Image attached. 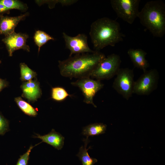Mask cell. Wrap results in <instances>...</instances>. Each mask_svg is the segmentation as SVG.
I'll list each match as a JSON object with an SVG mask.
<instances>
[{
    "label": "cell",
    "instance_id": "6da1fadb",
    "mask_svg": "<svg viewBox=\"0 0 165 165\" xmlns=\"http://www.w3.org/2000/svg\"><path fill=\"white\" fill-rule=\"evenodd\" d=\"M105 57V54L97 51L93 53L69 57L66 60L59 61L60 74L62 76L70 79L90 77L94 70Z\"/></svg>",
    "mask_w": 165,
    "mask_h": 165
},
{
    "label": "cell",
    "instance_id": "7a4b0ae2",
    "mask_svg": "<svg viewBox=\"0 0 165 165\" xmlns=\"http://www.w3.org/2000/svg\"><path fill=\"white\" fill-rule=\"evenodd\" d=\"M89 35L94 48L97 51L108 46H115L124 37L119 23L106 17L98 19L92 23Z\"/></svg>",
    "mask_w": 165,
    "mask_h": 165
},
{
    "label": "cell",
    "instance_id": "3957f363",
    "mask_svg": "<svg viewBox=\"0 0 165 165\" xmlns=\"http://www.w3.org/2000/svg\"><path fill=\"white\" fill-rule=\"evenodd\" d=\"M144 27L153 36L161 38L165 34V4L161 0L147 2L138 17Z\"/></svg>",
    "mask_w": 165,
    "mask_h": 165
},
{
    "label": "cell",
    "instance_id": "277c9868",
    "mask_svg": "<svg viewBox=\"0 0 165 165\" xmlns=\"http://www.w3.org/2000/svg\"><path fill=\"white\" fill-rule=\"evenodd\" d=\"M121 63L120 56L113 53L104 58L92 72L90 77L101 81L108 80L116 75Z\"/></svg>",
    "mask_w": 165,
    "mask_h": 165
},
{
    "label": "cell",
    "instance_id": "5b68a950",
    "mask_svg": "<svg viewBox=\"0 0 165 165\" xmlns=\"http://www.w3.org/2000/svg\"><path fill=\"white\" fill-rule=\"evenodd\" d=\"M140 0H111V6L117 16L130 24L138 17Z\"/></svg>",
    "mask_w": 165,
    "mask_h": 165
},
{
    "label": "cell",
    "instance_id": "8992f818",
    "mask_svg": "<svg viewBox=\"0 0 165 165\" xmlns=\"http://www.w3.org/2000/svg\"><path fill=\"white\" fill-rule=\"evenodd\" d=\"M134 82L133 70L120 68L116 75L112 87L123 98L128 100L133 94Z\"/></svg>",
    "mask_w": 165,
    "mask_h": 165
},
{
    "label": "cell",
    "instance_id": "52a82bcc",
    "mask_svg": "<svg viewBox=\"0 0 165 165\" xmlns=\"http://www.w3.org/2000/svg\"><path fill=\"white\" fill-rule=\"evenodd\" d=\"M159 73L156 69L146 70L134 81L133 93L138 95H148L157 88Z\"/></svg>",
    "mask_w": 165,
    "mask_h": 165
},
{
    "label": "cell",
    "instance_id": "ba28073f",
    "mask_svg": "<svg viewBox=\"0 0 165 165\" xmlns=\"http://www.w3.org/2000/svg\"><path fill=\"white\" fill-rule=\"evenodd\" d=\"M71 84L78 87L82 91L84 97V102L97 107L94 103L93 98L97 93L103 87L104 85L100 81L86 77L78 79L76 81L72 82Z\"/></svg>",
    "mask_w": 165,
    "mask_h": 165
},
{
    "label": "cell",
    "instance_id": "9c48e42d",
    "mask_svg": "<svg viewBox=\"0 0 165 165\" xmlns=\"http://www.w3.org/2000/svg\"><path fill=\"white\" fill-rule=\"evenodd\" d=\"M62 35L66 47L70 51L69 57L73 54L92 53L96 51L89 46L88 38L84 34H79L75 37L70 36L64 32H63Z\"/></svg>",
    "mask_w": 165,
    "mask_h": 165
},
{
    "label": "cell",
    "instance_id": "30bf717a",
    "mask_svg": "<svg viewBox=\"0 0 165 165\" xmlns=\"http://www.w3.org/2000/svg\"><path fill=\"white\" fill-rule=\"evenodd\" d=\"M28 35L25 33H16L15 32L5 36L2 41L5 44L9 56H12L15 51L22 49L29 52V46L26 44Z\"/></svg>",
    "mask_w": 165,
    "mask_h": 165
},
{
    "label": "cell",
    "instance_id": "8fae6325",
    "mask_svg": "<svg viewBox=\"0 0 165 165\" xmlns=\"http://www.w3.org/2000/svg\"><path fill=\"white\" fill-rule=\"evenodd\" d=\"M28 13L16 16H9L0 15V35L6 36L14 31L15 28L19 22L25 19Z\"/></svg>",
    "mask_w": 165,
    "mask_h": 165
},
{
    "label": "cell",
    "instance_id": "7c38bea8",
    "mask_svg": "<svg viewBox=\"0 0 165 165\" xmlns=\"http://www.w3.org/2000/svg\"><path fill=\"white\" fill-rule=\"evenodd\" d=\"M23 91L22 96L29 101H34L41 94L39 83L36 80H31L24 82L21 86Z\"/></svg>",
    "mask_w": 165,
    "mask_h": 165
},
{
    "label": "cell",
    "instance_id": "4fadbf2b",
    "mask_svg": "<svg viewBox=\"0 0 165 165\" xmlns=\"http://www.w3.org/2000/svg\"><path fill=\"white\" fill-rule=\"evenodd\" d=\"M127 53L135 67L142 70L144 72L147 70L148 64L145 51L140 49H130Z\"/></svg>",
    "mask_w": 165,
    "mask_h": 165
},
{
    "label": "cell",
    "instance_id": "5bb4252c",
    "mask_svg": "<svg viewBox=\"0 0 165 165\" xmlns=\"http://www.w3.org/2000/svg\"><path fill=\"white\" fill-rule=\"evenodd\" d=\"M36 135L33 137L40 139L42 140V142H45L58 150L61 149L63 146L64 137L54 129L47 134L41 135L36 134Z\"/></svg>",
    "mask_w": 165,
    "mask_h": 165
},
{
    "label": "cell",
    "instance_id": "9a60e30c",
    "mask_svg": "<svg viewBox=\"0 0 165 165\" xmlns=\"http://www.w3.org/2000/svg\"><path fill=\"white\" fill-rule=\"evenodd\" d=\"M83 141L84 142V146H82L79 149V151L77 156L79 158L82 162V165H94L97 162V160L95 158L90 157L88 152V150L90 148V146L88 148H86V146L90 141L88 138L84 139Z\"/></svg>",
    "mask_w": 165,
    "mask_h": 165
},
{
    "label": "cell",
    "instance_id": "2e32d148",
    "mask_svg": "<svg viewBox=\"0 0 165 165\" xmlns=\"http://www.w3.org/2000/svg\"><path fill=\"white\" fill-rule=\"evenodd\" d=\"M107 125L103 123L90 124L83 128L82 134L88 138L90 136L98 135L104 134L106 130Z\"/></svg>",
    "mask_w": 165,
    "mask_h": 165
},
{
    "label": "cell",
    "instance_id": "e0dca14e",
    "mask_svg": "<svg viewBox=\"0 0 165 165\" xmlns=\"http://www.w3.org/2000/svg\"><path fill=\"white\" fill-rule=\"evenodd\" d=\"M35 44L38 47L39 53L41 47L50 40H54V38L44 31H36L34 36Z\"/></svg>",
    "mask_w": 165,
    "mask_h": 165
},
{
    "label": "cell",
    "instance_id": "ac0fdd59",
    "mask_svg": "<svg viewBox=\"0 0 165 165\" xmlns=\"http://www.w3.org/2000/svg\"><path fill=\"white\" fill-rule=\"evenodd\" d=\"M15 101L19 108L26 114L33 117L37 115V112L36 110L21 97H16Z\"/></svg>",
    "mask_w": 165,
    "mask_h": 165
},
{
    "label": "cell",
    "instance_id": "d6986e66",
    "mask_svg": "<svg viewBox=\"0 0 165 165\" xmlns=\"http://www.w3.org/2000/svg\"><path fill=\"white\" fill-rule=\"evenodd\" d=\"M0 4L10 10L14 9L25 11L28 8L26 4L16 0H0Z\"/></svg>",
    "mask_w": 165,
    "mask_h": 165
},
{
    "label": "cell",
    "instance_id": "ffe728a7",
    "mask_svg": "<svg viewBox=\"0 0 165 165\" xmlns=\"http://www.w3.org/2000/svg\"><path fill=\"white\" fill-rule=\"evenodd\" d=\"M72 96L62 87H56L52 89L51 98L56 101H61L66 99L68 97Z\"/></svg>",
    "mask_w": 165,
    "mask_h": 165
},
{
    "label": "cell",
    "instance_id": "44dd1931",
    "mask_svg": "<svg viewBox=\"0 0 165 165\" xmlns=\"http://www.w3.org/2000/svg\"><path fill=\"white\" fill-rule=\"evenodd\" d=\"M21 77L20 79L23 81H30L36 77V72L31 69L24 63L20 64Z\"/></svg>",
    "mask_w": 165,
    "mask_h": 165
},
{
    "label": "cell",
    "instance_id": "7402d4cb",
    "mask_svg": "<svg viewBox=\"0 0 165 165\" xmlns=\"http://www.w3.org/2000/svg\"><path fill=\"white\" fill-rule=\"evenodd\" d=\"M42 142H41L34 146L31 145L25 153L20 156V157L18 159L15 165H27L29 159L30 154L31 150L35 146Z\"/></svg>",
    "mask_w": 165,
    "mask_h": 165
},
{
    "label": "cell",
    "instance_id": "603a6c76",
    "mask_svg": "<svg viewBox=\"0 0 165 165\" xmlns=\"http://www.w3.org/2000/svg\"><path fill=\"white\" fill-rule=\"evenodd\" d=\"M8 121L0 113V135H3L9 130Z\"/></svg>",
    "mask_w": 165,
    "mask_h": 165
},
{
    "label": "cell",
    "instance_id": "cb8c5ba5",
    "mask_svg": "<svg viewBox=\"0 0 165 165\" xmlns=\"http://www.w3.org/2000/svg\"><path fill=\"white\" fill-rule=\"evenodd\" d=\"M8 85V82L6 80L0 78V92L3 89L7 87Z\"/></svg>",
    "mask_w": 165,
    "mask_h": 165
},
{
    "label": "cell",
    "instance_id": "d4e9b609",
    "mask_svg": "<svg viewBox=\"0 0 165 165\" xmlns=\"http://www.w3.org/2000/svg\"><path fill=\"white\" fill-rule=\"evenodd\" d=\"M10 10L4 6L0 4V15H3L5 13L9 14Z\"/></svg>",
    "mask_w": 165,
    "mask_h": 165
},
{
    "label": "cell",
    "instance_id": "484cf974",
    "mask_svg": "<svg viewBox=\"0 0 165 165\" xmlns=\"http://www.w3.org/2000/svg\"><path fill=\"white\" fill-rule=\"evenodd\" d=\"M1 63V61L0 60V63Z\"/></svg>",
    "mask_w": 165,
    "mask_h": 165
}]
</instances>
